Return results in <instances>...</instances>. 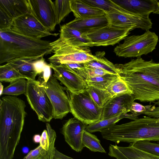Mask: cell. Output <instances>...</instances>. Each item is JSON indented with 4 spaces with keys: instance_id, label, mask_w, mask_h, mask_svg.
<instances>
[{
    "instance_id": "obj_1",
    "label": "cell",
    "mask_w": 159,
    "mask_h": 159,
    "mask_svg": "<svg viewBox=\"0 0 159 159\" xmlns=\"http://www.w3.org/2000/svg\"><path fill=\"white\" fill-rule=\"evenodd\" d=\"M115 65L118 75L126 83L135 100L150 102L159 100V63L139 57Z\"/></svg>"
},
{
    "instance_id": "obj_2",
    "label": "cell",
    "mask_w": 159,
    "mask_h": 159,
    "mask_svg": "<svg viewBox=\"0 0 159 159\" xmlns=\"http://www.w3.org/2000/svg\"><path fill=\"white\" fill-rule=\"evenodd\" d=\"M25 102L15 96L2 97L0 102V159H12L24 126Z\"/></svg>"
},
{
    "instance_id": "obj_3",
    "label": "cell",
    "mask_w": 159,
    "mask_h": 159,
    "mask_svg": "<svg viewBox=\"0 0 159 159\" xmlns=\"http://www.w3.org/2000/svg\"><path fill=\"white\" fill-rule=\"evenodd\" d=\"M50 42L17 34L11 29L0 31V64L19 60L35 61L51 54Z\"/></svg>"
},
{
    "instance_id": "obj_4",
    "label": "cell",
    "mask_w": 159,
    "mask_h": 159,
    "mask_svg": "<svg viewBox=\"0 0 159 159\" xmlns=\"http://www.w3.org/2000/svg\"><path fill=\"white\" fill-rule=\"evenodd\" d=\"M101 133L103 138L116 143L159 141V119L146 116L128 122L115 124Z\"/></svg>"
},
{
    "instance_id": "obj_5",
    "label": "cell",
    "mask_w": 159,
    "mask_h": 159,
    "mask_svg": "<svg viewBox=\"0 0 159 159\" xmlns=\"http://www.w3.org/2000/svg\"><path fill=\"white\" fill-rule=\"evenodd\" d=\"M67 92L70 112L75 117L87 125L101 120L103 108L94 101L86 89L77 93Z\"/></svg>"
},
{
    "instance_id": "obj_6",
    "label": "cell",
    "mask_w": 159,
    "mask_h": 159,
    "mask_svg": "<svg viewBox=\"0 0 159 159\" xmlns=\"http://www.w3.org/2000/svg\"><path fill=\"white\" fill-rule=\"evenodd\" d=\"M123 43L117 46L114 52L116 55L124 57H139L152 52L158 41L157 35L149 30L141 35L127 36Z\"/></svg>"
},
{
    "instance_id": "obj_7",
    "label": "cell",
    "mask_w": 159,
    "mask_h": 159,
    "mask_svg": "<svg viewBox=\"0 0 159 159\" xmlns=\"http://www.w3.org/2000/svg\"><path fill=\"white\" fill-rule=\"evenodd\" d=\"M50 44L54 54L48 60L53 64L83 63L95 58L88 47H78L70 44L59 38L50 42Z\"/></svg>"
},
{
    "instance_id": "obj_8",
    "label": "cell",
    "mask_w": 159,
    "mask_h": 159,
    "mask_svg": "<svg viewBox=\"0 0 159 159\" xmlns=\"http://www.w3.org/2000/svg\"><path fill=\"white\" fill-rule=\"evenodd\" d=\"M27 81L25 94L29 104L39 120L50 122L53 118V108L43 85L39 80Z\"/></svg>"
},
{
    "instance_id": "obj_9",
    "label": "cell",
    "mask_w": 159,
    "mask_h": 159,
    "mask_svg": "<svg viewBox=\"0 0 159 159\" xmlns=\"http://www.w3.org/2000/svg\"><path fill=\"white\" fill-rule=\"evenodd\" d=\"M41 83L53 107V118L62 119L70 112L69 99L64 88L52 75L47 83Z\"/></svg>"
},
{
    "instance_id": "obj_10",
    "label": "cell",
    "mask_w": 159,
    "mask_h": 159,
    "mask_svg": "<svg viewBox=\"0 0 159 159\" xmlns=\"http://www.w3.org/2000/svg\"><path fill=\"white\" fill-rule=\"evenodd\" d=\"M11 29L17 34L38 39L51 35L56 36L59 34L49 31L31 12L15 19Z\"/></svg>"
},
{
    "instance_id": "obj_11",
    "label": "cell",
    "mask_w": 159,
    "mask_h": 159,
    "mask_svg": "<svg viewBox=\"0 0 159 159\" xmlns=\"http://www.w3.org/2000/svg\"><path fill=\"white\" fill-rule=\"evenodd\" d=\"M134 29L132 28H121L110 24L93 30L87 34L93 46L113 45L124 39Z\"/></svg>"
},
{
    "instance_id": "obj_12",
    "label": "cell",
    "mask_w": 159,
    "mask_h": 159,
    "mask_svg": "<svg viewBox=\"0 0 159 159\" xmlns=\"http://www.w3.org/2000/svg\"><path fill=\"white\" fill-rule=\"evenodd\" d=\"M109 24L121 28H140L147 31L152 23L149 16L134 14L125 11H117L105 13Z\"/></svg>"
},
{
    "instance_id": "obj_13",
    "label": "cell",
    "mask_w": 159,
    "mask_h": 159,
    "mask_svg": "<svg viewBox=\"0 0 159 159\" xmlns=\"http://www.w3.org/2000/svg\"><path fill=\"white\" fill-rule=\"evenodd\" d=\"M30 12L28 0H0V31L11 29L15 19Z\"/></svg>"
},
{
    "instance_id": "obj_14",
    "label": "cell",
    "mask_w": 159,
    "mask_h": 159,
    "mask_svg": "<svg viewBox=\"0 0 159 159\" xmlns=\"http://www.w3.org/2000/svg\"><path fill=\"white\" fill-rule=\"evenodd\" d=\"M31 13L50 32L54 30L57 18L54 2L51 0H28Z\"/></svg>"
},
{
    "instance_id": "obj_15",
    "label": "cell",
    "mask_w": 159,
    "mask_h": 159,
    "mask_svg": "<svg viewBox=\"0 0 159 159\" xmlns=\"http://www.w3.org/2000/svg\"><path fill=\"white\" fill-rule=\"evenodd\" d=\"M54 71L53 76L66 87L67 90L77 93L88 87L86 81L83 79L65 64H49Z\"/></svg>"
},
{
    "instance_id": "obj_16",
    "label": "cell",
    "mask_w": 159,
    "mask_h": 159,
    "mask_svg": "<svg viewBox=\"0 0 159 159\" xmlns=\"http://www.w3.org/2000/svg\"><path fill=\"white\" fill-rule=\"evenodd\" d=\"M87 125L74 117L69 119L62 127L61 132L66 142L77 152H81L84 147L82 137Z\"/></svg>"
},
{
    "instance_id": "obj_17",
    "label": "cell",
    "mask_w": 159,
    "mask_h": 159,
    "mask_svg": "<svg viewBox=\"0 0 159 159\" xmlns=\"http://www.w3.org/2000/svg\"><path fill=\"white\" fill-rule=\"evenodd\" d=\"M134 100L133 96L130 93L111 98L103 108L101 120L112 118L121 114L126 115L130 112Z\"/></svg>"
},
{
    "instance_id": "obj_18",
    "label": "cell",
    "mask_w": 159,
    "mask_h": 159,
    "mask_svg": "<svg viewBox=\"0 0 159 159\" xmlns=\"http://www.w3.org/2000/svg\"><path fill=\"white\" fill-rule=\"evenodd\" d=\"M113 2L125 11L136 15L149 16L157 6L156 0H114Z\"/></svg>"
},
{
    "instance_id": "obj_19",
    "label": "cell",
    "mask_w": 159,
    "mask_h": 159,
    "mask_svg": "<svg viewBox=\"0 0 159 159\" xmlns=\"http://www.w3.org/2000/svg\"><path fill=\"white\" fill-rule=\"evenodd\" d=\"M108 155L117 159H159V155L143 151L131 144L127 147L110 144Z\"/></svg>"
},
{
    "instance_id": "obj_20",
    "label": "cell",
    "mask_w": 159,
    "mask_h": 159,
    "mask_svg": "<svg viewBox=\"0 0 159 159\" xmlns=\"http://www.w3.org/2000/svg\"><path fill=\"white\" fill-rule=\"evenodd\" d=\"M60 38L66 43L78 47H93L87 34L64 24L60 27Z\"/></svg>"
},
{
    "instance_id": "obj_21",
    "label": "cell",
    "mask_w": 159,
    "mask_h": 159,
    "mask_svg": "<svg viewBox=\"0 0 159 159\" xmlns=\"http://www.w3.org/2000/svg\"><path fill=\"white\" fill-rule=\"evenodd\" d=\"M65 24L87 34L93 30L107 25L109 23L105 14L99 16L84 19L75 18Z\"/></svg>"
},
{
    "instance_id": "obj_22",
    "label": "cell",
    "mask_w": 159,
    "mask_h": 159,
    "mask_svg": "<svg viewBox=\"0 0 159 159\" xmlns=\"http://www.w3.org/2000/svg\"><path fill=\"white\" fill-rule=\"evenodd\" d=\"M46 127L50 140L49 149H45L39 145L35 148L31 150L23 159H54L56 149L54 145L57 137L56 134L50 124L48 122L46 123Z\"/></svg>"
},
{
    "instance_id": "obj_23",
    "label": "cell",
    "mask_w": 159,
    "mask_h": 159,
    "mask_svg": "<svg viewBox=\"0 0 159 159\" xmlns=\"http://www.w3.org/2000/svg\"><path fill=\"white\" fill-rule=\"evenodd\" d=\"M70 8L75 18L84 19L105 14L102 10L86 3L84 0H70Z\"/></svg>"
},
{
    "instance_id": "obj_24",
    "label": "cell",
    "mask_w": 159,
    "mask_h": 159,
    "mask_svg": "<svg viewBox=\"0 0 159 159\" xmlns=\"http://www.w3.org/2000/svg\"><path fill=\"white\" fill-rule=\"evenodd\" d=\"M104 52H98L95 55V58L84 63L87 68H99L109 73L118 75V70L115 64L104 57Z\"/></svg>"
},
{
    "instance_id": "obj_25",
    "label": "cell",
    "mask_w": 159,
    "mask_h": 159,
    "mask_svg": "<svg viewBox=\"0 0 159 159\" xmlns=\"http://www.w3.org/2000/svg\"><path fill=\"white\" fill-rule=\"evenodd\" d=\"M34 61L19 60L6 64L13 67L21 75L25 77L27 80H35L36 77L38 74L34 66Z\"/></svg>"
},
{
    "instance_id": "obj_26",
    "label": "cell",
    "mask_w": 159,
    "mask_h": 159,
    "mask_svg": "<svg viewBox=\"0 0 159 159\" xmlns=\"http://www.w3.org/2000/svg\"><path fill=\"white\" fill-rule=\"evenodd\" d=\"M27 80L20 78L11 82L9 84L4 88L2 94L8 96H18L25 94L26 90Z\"/></svg>"
},
{
    "instance_id": "obj_27",
    "label": "cell",
    "mask_w": 159,
    "mask_h": 159,
    "mask_svg": "<svg viewBox=\"0 0 159 159\" xmlns=\"http://www.w3.org/2000/svg\"><path fill=\"white\" fill-rule=\"evenodd\" d=\"M119 77L117 75L108 74L104 75L89 78L86 80L88 86L104 90Z\"/></svg>"
},
{
    "instance_id": "obj_28",
    "label": "cell",
    "mask_w": 159,
    "mask_h": 159,
    "mask_svg": "<svg viewBox=\"0 0 159 159\" xmlns=\"http://www.w3.org/2000/svg\"><path fill=\"white\" fill-rule=\"evenodd\" d=\"M125 115H120L111 118L101 120L93 124L88 125L85 130L90 133L96 132H101L111 126L123 118H125Z\"/></svg>"
},
{
    "instance_id": "obj_29",
    "label": "cell",
    "mask_w": 159,
    "mask_h": 159,
    "mask_svg": "<svg viewBox=\"0 0 159 159\" xmlns=\"http://www.w3.org/2000/svg\"><path fill=\"white\" fill-rule=\"evenodd\" d=\"M86 89L97 105L102 108L108 101L112 98L111 95L107 90L88 86Z\"/></svg>"
},
{
    "instance_id": "obj_30",
    "label": "cell",
    "mask_w": 159,
    "mask_h": 159,
    "mask_svg": "<svg viewBox=\"0 0 159 159\" xmlns=\"http://www.w3.org/2000/svg\"><path fill=\"white\" fill-rule=\"evenodd\" d=\"M82 141L84 147L92 152H106L101 145L100 141L97 136L85 129L83 133Z\"/></svg>"
},
{
    "instance_id": "obj_31",
    "label": "cell",
    "mask_w": 159,
    "mask_h": 159,
    "mask_svg": "<svg viewBox=\"0 0 159 159\" xmlns=\"http://www.w3.org/2000/svg\"><path fill=\"white\" fill-rule=\"evenodd\" d=\"M20 78H26L17 70L7 64L0 66V81L3 82H11Z\"/></svg>"
},
{
    "instance_id": "obj_32",
    "label": "cell",
    "mask_w": 159,
    "mask_h": 159,
    "mask_svg": "<svg viewBox=\"0 0 159 159\" xmlns=\"http://www.w3.org/2000/svg\"><path fill=\"white\" fill-rule=\"evenodd\" d=\"M107 90L112 98L126 93L132 94L126 83L119 76L111 83Z\"/></svg>"
},
{
    "instance_id": "obj_33",
    "label": "cell",
    "mask_w": 159,
    "mask_h": 159,
    "mask_svg": "<svg viewBox=\"0 0 159 159\" xmlns=\"http://www.w3.org/2000/svg\"><path fill=\"white\" fill-rule=\"evenodd\" d=\"M89 4L96 7L106 13L117 11L125 10L111 0H84Z\"/></svg>"
},
{
    "instance_id": "obj_34",
    "label": "cell",
    "mask_w": 159,
    "mask_h": 159,
    "mask_svg": "<svg viewBox=\"0 0 159 159\" xmlns=\"http://www.w3.org/2000/svg\"><path fill=\"white\" fill-rule=\"evenodd\" d=\"M55 9L57 24H59L62 20L71 12L70 0H57L54 2Z\"/></svg>"
},
{
    "instance_id": "obj_35",
    "label": "cell",
    "mask_w": 159,
    "mask_h": 159,
    "mask_svg": "<svg viewBox=\"0 0 159 159\" xmlns=\"http://www.w3.org/2000/svg\"><path fill=\"white\" fill-rule=\"evenodd\" d=\"M131 144L143 151L159 155V144L152 143L149 141L140 140Z\"/></svg>"
},
{
    "instance_id": "obj_36",
    "label": "cell",
    "mask_w": 159,
    "mask_h": 159,
    "mask_svg": "<svg viewBox=\"0 0 159 159\" xmlns=\"http://www.w3.org/2000/svg\"><path fill=\"white\" fill-rule=\"evenodd\" d=\"M65 64L85 81L89 78L88 70L84 66V63H71Z\"/></svg>"
},
{
    "instance_id": "obj_37",
    "label": "cell",
    "mask_w": 159,
    "mask_h": 159,
    "mask_svg": "<svg viewBox=\"0 0 159 159\" xmlns=\"http://www.w3.org/2000/svg\"><path fill=\"white\" fill-rule=\"evenodd\" d=\"M146 106H143L134 102L130 109L131 113L127 114V118L134 120L138 118V116L145 112L146 110Z\"/></svg>"
},
{
    "instance_id": "obj_38",
    "label": "cell",
    "mask_w": 159,
    "mask_h": 159,
    "mask_svg": "<svg viewBox=\"0 0 159 159\" xmlns=\"http://www.w3.org/2000/svg\"><path fill=\"white\" fill-rule=\"evenodd\" d=\"M154 103L153 105L146 106V110L143 114L159 119V100Z\"/></svg>"
},
{
    "instance_id": "obj_39",
    "label": "cell",
    "mask_w": 159,
    "mask_h": 159,
    "mask_svg": "<svg viewBox=\"0 0 159 159\" xmlns=\"http://www.w3.org/2000/svg\"><path fill=\"white\" fill-rule=\"evenodd\" d=\"M46 64L45 61V59L43 57L34 62V68L38 75L42 73Z\"/></svg>"
},
{
    "instance_id": "obj_40",
    "label": "cell",
    "mask_w": 159,
    "mask_h": 159,
    "mask_svg": "<svg viewBox=\"0 0 159 159\" xmlns=\"http://www.w3.org/2000/svg\"><path fill=\"white\" fill-rule=\"evenodd\" d=\"M86 68L87 69L89 72V78L96 76H101L107 74H110L101 69L96 68Z\"/></svg>"
},
{
    "instance_id": "obj_41",
    "label": "cell",
    "mask_w": 159,
    "mask_h": 159,
    "mask_svg": "<svg viewBox=\"0 0 159 159\" xmlns=\"http://www.w3.org/2000/svg\"><path fill=\"white\" fill-rule=\"evenodd\" d=\"M51 69L49 64H47L42 73L43 81L45 83H47L48 82L51 75Z\"/></svg>"
},
{
    "instance_id": "obj_42",
    "label": "cell",
    "mask_w": 159,
    "mask_h": 159,
    "mask_svg": "<svg viewBox=\"0 0 159 159\" xmlns=\"http://www.w3.org/2000/svg\"><path fill=\"white\" fill-rule=\"evenodd\" d=\"M54 159H74L71 157L66 156L59 152L56 148Z\"/></svg>"
},
{
    "instance_id": "obj_43",
    "label": "cell",
    "mask_w": 159,
    "mask_h": 159,
    "mask_svg": "<svg viewBox=\"0 0 159 159\" xmlns=\"http://www.w3.org/2000/svg\"><path fill=\"white\" fill-rule=\"evenodd\" d=\"M41 139V136L39 134L34 135L33 137V141L35 143H40Z\"/></svg>"
},
{
    "instance_id": "obj_44",
    "label": "cell",
    "mask_w": 159,
    "mask_h": 159,
    "mask_svg": "<svg viewBox=\"0 0 159 159\" xmlns=\"http://www.w3.org/2000/svg\"><path fill=\"white\" fill-rule=\"evenodd\" d=\"M29 149L28 147H25L22 148V151L25 154L28 153L29 152Z\"/></svg>"
},
{
    "instance_id": "obj_45",
    "label": "cell",
    "mask_w": 159,
    "mask_h": 159,
    "mask_svg": "<svg viewBox=\"0 0 159 159\" xmlns=\"http://www.w3.org/2000/svg\"><path fill=\"white\" fill-rule=\"evenodd\" d=\"M153 13L159 14V1L157 0V6L155 11Z\"/></svg>"
},
{
    "instance_id": "obj_46",
    "label": "cell",
    "mask_w": 159,
    "mask_h": 159,
    "mask_svg": "<svg viewBox=\"0 0 159 159\" xmlns=\"http://www.w3.org/2000/svg\"><path fill=\"white\" fill-rule=\"evenodd\" d=\"M4 88H3V86L2 84V83H0V96H1L2 95V93L3 90Z\"/></svg>"
}]
</instances>
